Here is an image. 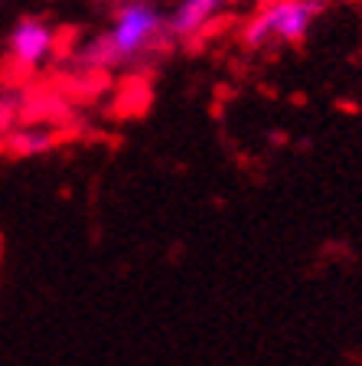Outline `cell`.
<instances>
[{
    "mask_svg": "<svg viewBox=\"0 0 362 366\" xmlns=\"http://www.w3.org/2000/svg\"><path fill=\"white\" fill-rule=\"evenodd\" d=\"M166 30V16L160 14L157 4L151 0H124L114 10L111 30L101 36L89 39L82 46L79 59L85 66H118V62H131L141 53H147Z\"/></svg>",
    "mask_w": 362,
    "mask_h": 366,
    "instance_id": "1",
    "label": "cell"
},
{
    "mask_svg": "<svg viewBox=\"0 0 362 366\" xmlns=\"http://www.w3.org/2000/svg\"><path fill=\"white\" fill-rule=\"evenodd\" d=\"M323 0H268L245 26L241 43L248 49H268V46L301 43L310 26L323 14Z\"/></svg>",
    "mask_w": 362,
    "mask_h": 366,
    "instance_id": "2",
    "label": "cell"
},
{
    "mask_svg": "<svg viewBox=\"0 0 362 366\" xmlns=\"http://www.w3.org/2000/svg\"><path fill=\"white\" fill-rule=\"evenodd\" d=\"M10 59L20 69H39L56 53V30L39 16H23L7 36Z\"/></svg>",
    "mask_w": 362,
    "mask_h": 366,
    "instance_id": "3",
    "label": "cell"
},
{
    "mask_svg": "<svg viewBox=\"0 0 362 366\" xmlns=\"http://www.w3.org/2000/svg\"><path fill=\"white\" fill-rule=\"evenodd\" d=\"M235 0H180L174 14L166 16V30L174 36H196L219 14H226Z\"/></svg>",
    "mask_w": 362,
    "mask_h": 366,
    "instance_id": "4",
    "label": "cell"
},
{
    "mask_svg": "<svg viewBox=\"0 0 362 366\" xmlns=\"http://www.w3.org/2000/svg\"><path fill=\"white\" fill-rule=\"evenodd\" d=\"M53 144H56V137H53V131H46V128H23L10 137V147L16 154H43Z\"/></svg>",
    "mask_w": 362,
    "mask_h": 366,
    "instance_id": "5",
    "label": "cell"
}]
</instances>
